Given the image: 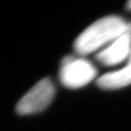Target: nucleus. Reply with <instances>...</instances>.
<instances>
[{
	"label": "nucleus",
	"mask_w": 131,
	"mask_h": 131,
	"mask_svg": "<svg viewBox=\"0 0 131 131\" xmlns=\"http://www.w3.org/2000/svg\"><path fill=\"white\" fill-rule=\"evenodd\" d=\"M128 24L117 16H109L99 19L86 28L76 39L74 49L79 54H89L100 47L116 40L125 32Z\"/></svg>",
	"instance_id": "obj_1"
},
{
	"label": "nucleus",
	"mask_w": 131,
	"mask_h": 131,
	"mask_svg": "<svg viewBox=\"0 0 131 131\" xmlns=\"http://www.w3.org/2000/svg\"><path fill=\"white\" fill-rule=\"evenodd\" d=\"M97 75L96 68L84 58L65 57L61 63L59 79L64 86L78 89L90 83Z\"/></svg>",
	"instance_id": "obj_2"
},
{
	"label": "nucleus",
	"mask_w": 131,
	"mask_h": 131,
	"mask_svg": "<svg viewBox=\"0 0 131 131\" xmlns=\"http://www.w3.org/2000/svg\"><path fill=\"white\" fill-rule=\"evenodd\" d=\"M53 96L54 86L52 81L47 78L41 80L18 102L16 111L19 115L41 112L51 104Z\"/></svg>",
	"instance_id": "obj_3"
},
{
	"label": "nucleus",
	"mask_w": 131,
	"mask_h": 131,
	"mask_svg": "<svg viewBox=\"0 0 131 131\" xmlns=\"http://www.w3.org/2000/svg\"><path fill=\"white\" fill-rule=\"evenodd\" d=\"M131 54V24L125 32L114 40L111 45L97 54V59L105 65H116Z\"/></svg>",
	"instance_id": "obj_4"
},
{
	"label": "nucleus",
	"mask_w": 131,
	"mask_h": 131,
	"mask_svg": "<svg viewBox=\"0 0 131 131\" xmlns=\"http://www.w3.org/2000/svg\"><path fill=\"white\" fill-rule=\"evenodd\" d=\"M131 84V54L128 57L127 64L121 70L110 72L101 76L97 84L104 89H117Z\"/></svg>",
	"instance_id": "obj_5"
},
{
	"label": "nucleus",
	"mask_w": 131,
	"mask_h": 131,
	"mask_svg": "<svg viewBox=\"0 0 131 131\" xmlns=\"http://www.w3.org/2000/svg\"><path fill=\"white\" fill-rule=\"evenodd\" d=\"M126 6H127V9H128V10H131V1H129V2L127 3Z\"/></svg>",
	"instance_id": "obj_6"
}]
</instances>
